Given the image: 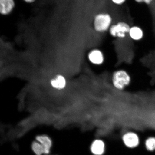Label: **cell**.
I'll list each match as a JSON object with an SVG mask.
<instances>
[{"label":"cell","mask_w":155,"mask_h":155,"mask_svg":"<svg viewBox=\"0 0 155 155\" xmlns=\"http://www.w3.org/2000/svg\"><path fill=\"white\" fill-rule=\"evenodd\" d=\"M93 23L95 31L100 33H103L109 31L113 24V18L110 13L101 12L95 16Z\"/></svg>","instance_id":"cell-1"},{"label":"cell","mask_w":155,"mask_h":155,"mask_svg":"<svg viewBox=\"0 0 155 155\" xmlns=\"http://www.w3.org/2000/svg\"><path fill=\"white\" fill-rule=\"evenodd\" d=\"M131 81L130 75L125 70H117L112 75V85L118 90H124L126 87L129 86Z\"/></svg>","instance_id":"cell-2"},{"label":"cell","mask_w":155,"mask_h":155,"mask_svg":"<svg viewBox=\"0 0 155 155\" xmlns=\"http://www.w3.org/2000/svg\"><path fill=\"white\" fill-rule=\"evenodd\" d=\"M130 27L127 22L123 21H119L111 25L108 32L112 37L123 39L128 35Z\"/></svg>","instance_id":"cell-3"},{"label":"cell","mask_w":155,"mask_h":155,"mask_svg":"<svg viewBox=\"0 0 155 155\" xmlns=\"http://www.w3.org/2000/svg\"><path fill=\"white\" fill-rule=\"evenodd\" d=\"M88 58L90 63L96 66L102 65L105 61L103 52L98 48L91 50L88 54Z\"/></svg>","instance_id":"cell-4"},{"label":"cell","mask_w":155,"mask_h":155,"mask_svg":"<svg viewBox=\"0 0 155 155\" xmlns=\"http://www.w3.org/2000/svg\"><path fill=\"white\" fill-rule=\"evenodd\" d=\"M124 143L130 148H134L138 146L139 143V137L136 134L128 132L124 135L123 137Z\"/></svg>","instance_id":"cell-5"},{"label":"cell","mask_w":155,"mask_h":155,"mask_svg":"<svg viewBox=\"0 0 155 155\" xmlns=\"http://www.w3.org/2000/svg\"><path fill=\"white\" fill-rule=\"evenodd\" d=\"M35 139L43 147L45 150V155L49 154L53 145L51 138L47 135H40L37 136Z\"/></svg>","instance_id":"cell-6"},{"label":"cell","mask_w":155,"mask_h":155,"mask_svg":"<svg viewBox=\"0 0 155 155\" xmlns=\"http://www.w3.org/2000/svg\"><path fill=\"white\" fill-rule=\"evenodd\" d=\"M144 35L142 29L137 25L130 26L128 34V36L131 40L136 41L142 40Z\"/></svg>","instance_id":"cell-7"},{"label":"cell","mask_w":155,"mask_h":155,"mask_svg":"<svg viewBox=\"0 0 155 155\" xmlns=\"http://www.w3.org/2000/svg\"><path fill=\"white\" fill-rule=\"evenodd\" d=\"M91 150L95 155H102L105 150V144L103 141L97 139L92 143L91 147Z\"/></svg>","instance_id":"cell-8"},{"label":"cell","mask_w":155,"mask_h":155,"mask_svg":"<svg viewBox=\"0 0 155 155\" xmlns=\"http://www.w3.org/2000/svg\"><path fill=\"white\" fill-rule=\"evenodd\" d=\"M14 7L15 2L13 0H0V12L2 15L9 14Z\"/></svg>","instance_id":"cell-9"},{"label":"cell","mask_w":155,"mask_h":155,"mask_svg":"<svg viewBox=\"0 0 155 155\" xmlns=\"http://www.w3.org/2000/svg\"><path fill=\"white\" fill-rule=\"evenodd\" d=\"M52 86L57 89H62L64 88L66 84L65 79L63 76L58 75L55 79L51 81Z\"/></svg>","instance_id":"cell-10"},{"label":"cell","mask_w":155,"mask_h":155,"mask_svg":"<svg viewBox=\"0 0 155 155\" xmlns=\"http://www.w3.org/2000/svg\"><path fill=\"white\" fill-rule=\"evenodd\" d=\"M32 150L36 155H42L45 154V150L43 146L40 143L35 140L32 143Z\"/></svg>","instance_id":"cell-11"},{"label":"cell","mask_w":155,"mask_h":155,"mask_svg":"<svg viewBox=\"0 0 155 155\" xmlns=\"http://www.w3.org/2000/svg\"><path fill=\"white\" fill-rule=\"evenodd\" d=\"M145 145L147 150L149 151H153L155 150V137H149L145 141Z\"/></svg>","instance_id":"cell-12"},{"label":"cell","mask_w":155,"mask_h":155,"mask_svg":"<svg viewBox=\"0 0 155 155\" xmlns=\"http://www.w3.org/2000/svg\"><path fill=\"white\" fill-rule=\"evenodd\" d=\"M111 1L114 4L120 6L124 4L127 0H111Z\"/></svg>","instance_id":"cell-13"},{"label":"cell","mask_w":155,"mask_h":155,"mask_svg":"<svg viewBox=\"0 0 155 155\" xmlns=\"http://www.w3.org/2000/svg\"><path fill=\"white\" fill-rule=\"evenodd\" d=\"M136 2L138 3H144L149 5L151 3L153 0H134Z\"/></svg>","instance_id":"cell-14"},{"label":"cell","mask_w":155,"mask_h":155,"mask_svg":"<svg viewBox=\"0 0 155 155\" xmlns=\"http://www.w3.org/2000/svg\"><path fill=\"white\" fill-rule=\"evenodd\" d=\"M24 1L27 3H31L33 2L35 0H24Z\"/></svg>","instance_id":"cell-15"}]
</instances>
